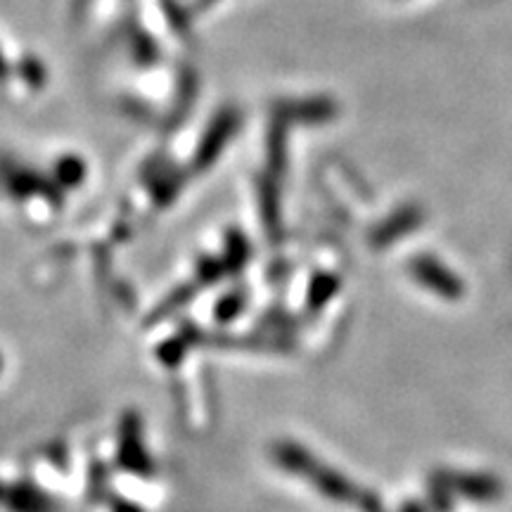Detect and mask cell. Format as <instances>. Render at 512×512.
<instances>
[{"label": "cell", "mask_w": 512, "mask_h": 512, "mask_svg": "<svg viewBox=\"0 0 512 512\" xmlns=\"http://www.w3.org/2000/svg\"><path fill=\"white\" fill-rule=\"evenodd\" d=\"M411 273L415 280H420L427 290L441 294L446 299H456L463 294V283L456 273H451L441 261L432 259V256H418L411 261Z\"/></svg>", "instance_id": "obj_1"}, {"label": "cell", "mask_w": 512, "mask_h": 512, "mask_svg": "<svg viewBox=\"0 0 512 512\" xmlns=\"http://www.w3.org/2000/svg\"><path fill=\"white\" fill-rule=\"evenodd\" d=\"M415 223H420V211H415V209L399 211V214H394L392 219H389L380 230H377L373 242L375 245H387V242H392L396 238H401L403 233H408Z\"/></svg>", "instance_id": "obj_2"}]
</instances>
